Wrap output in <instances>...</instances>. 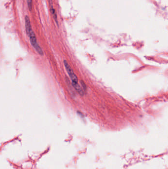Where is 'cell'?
Masks as SVG:
<instances>
[{"label": "cell", "mask_w": 168, "mask_h": 169, "mask_svg": "<svg viewBox=\"0 0 168 169\" xmlns=\"http://www.w3.org/2000/svg\"><path fill=\"white\" fill-rule=\"evenodd\" d=\"M49 4L50 6V9H51V12L53 15V18L55 20V21H56V23L58 24V21H57V15L56 13V11L55 9L53 8V4H52V0H49Z\"/></svg>", "instance_id": "5"}, {"label": "cell", "mask_w": 168, "mask_h": 169, "mask_svg": "<svg viewBox=\"0 0 168 169\" xmlns=\"http://www.w3.org/2000/svg\"><path fill=\"white\" fill-rule=\"evenodd\" d=\"M81 86L82 87V88H83V90H84L85 91L86 90V86L85 85V83H84L82 81H81Z\"/></svg>", "instance_id": "7"}, {"label": "cell", "mask_w": 168, "mask_h": 169, "mask_svg": "<svg viewBox=\"0 0 168 169\" xmlns=\"http://www.w3.org/2000/svg\"><path fill=\"white\" fill-rule=\"evenodd\" d=\"M28 36L29 37L31 44L32 45V46L34 47V48L36 49V50L39 55L41 56H43V52L42 51V48L38 44L36 35L35 34L34 32V31H33V30L30 32V33L28 35Z\"/></svg>", "instance_id": "1"}, {"label": "cell", "mask_w": 168, "mask_h": 169, "mask_svg": "<svg viewBox=\"0 0 168 169\" xmlns=\"http://www.w3.org/2000/svg\"><path fill=\"white\" fill-rule=\"evenodd\" d=\"M25 27H26V31L27 35L30 33V32L32 30L31 25L30 23V20L28 16H26L25 18Z\"/></svg>", "instance_id": "3"}, {"label": "cell", "mask_w": 168, "mask_h": 169, "mask_svg": "<svg viewBox=\"0 0 168 169\" xmlns=\"http://www.w3.org/2000/svg\"><path fill=\"white\" fill-rule=\"evenodd\" d=\"M64 64L65 65L66 70H67V72H68V75L70 77V78L71 79V80L72 81V82L78 83V78H77V76H76V75L75 74L73 70L71 67V66L69 65V64L68 63V62H67V61L65 60L64 61Z\"/></svg>", "instance_id": "2"}, {"label": "cell", "mask_w": 168, "mask_h": 169, "mask_svg": "<svg viewBox=\"0 0 168 169\" xmlns=\"http://www.w3.org/2000/svg\"><path fill=\"white\" fill-rule=\"evenodd\" d=\"M72 86L81 95H83L84 94L83 91L82 89L81 88V87L79 86V84H78V83L72 82Z\"/></svg>", "instance_id": "4"}, {"label": "cell", "mask_w": 168, "mask_h": 169, "mask_svg": "<svg viewBox=\"0 0 168 169\" xmlns=\"http://www.w3.org/2000/svg\"><path fill=\"white\" fill-rule=\"evenodd\" d=\"M27 5L28 7V8L29 10L31 11L32 10V3H33V0H27Z\"/></svg>", "instance_id": "6"}]
</instances>
